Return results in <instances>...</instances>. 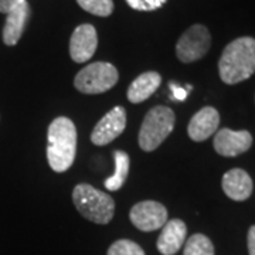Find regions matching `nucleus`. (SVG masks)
I'll return each mask as SVG.
<instances>
[{"mask_svg": "<svg viewBox=\"0 0 255 255\" xmlns=\"http://www.w3.org/2000/svg\"><path fill=\"white\" fill-rule=\"evenodd\" d=\"M226 196L234 201H244L253 194V179L244 169H231L226 172L221 180Z\"/></svg>", "mask_w": 255, "mask_h": 255, "instance_id": "nucleus-14", "label": "nucleus"}, {"mask_svg": "<svg viewBox=\"0 0 255 255\" xmlns=\"http://www.w3.org/2000/svg\"><path fill=\"white\" fill-rule=\"evenodd\" d=\"M176 115L169 107L157 105L145 115L137 135L139 147L145 152H153L166 140L174 129Z\"/></svg>", "mask_w": 255, "mask_h": 255, "instance_id": "nucleus-4", "label": "nucleus"}, {"mask_svg": "<svg viewBox=\"0 0 255 255\" xmlns=\"http://www.w3.org/2000/svg\"><path fill=\"white\" fill-rule=\"evenodd\" d=\"M112 155L115 160V172L104 182V184L108 191H118L127 182L129 167H130V159L124 150H114Z\"/></svg>", "mask_w": 255, "mask_h": 255, "instance_id": "nucleus-16", "label": "nucleus"}, {"mask_svg": "<svg viewBox=\"0 0 255 255\" xmlns=\"http://www.w3.org/2000/svg\"><path fill=\"white\" fill-rule=\"evenodd\" d=\"M167 0H127L128 6L137 11H153L164 6Z\"/></svg>", "mask_w": 255, "mask_h": 255, "instance_id": "nucleus-20", "label": "nucleus"}, {"mask_svg": "<svg viewBox=\"0 0 255 255\" xmlns=\"http://www.w3.org/2000/svg\"><path fill=\"white\" fill-rule=\"evenodd\" d=\"M20 0H0V13H6L9 11L13 6H16Z\"/></svg>", "mask_w": 255, "mask_h": 255, "instance_id": "nucleus-23", "label": "nucleus"}, {"mask_svg": "<svg viewBox=\"0 0 255 255\" xmlns=\"http://www.w3.org/2000/svg\"><path fill=\"white\" fill-rule=\"evenodd\" d=\"M127 128V111L124 107H115L105 114L94 127L91 142L97 146H105L114 142Z\"/></svg>", "mask_w": 255, "mask_h": 255, "instance_id": "nucleus-8", "label": "nucleus"}, {"mask_svg": "<svg viewBox=\"0 0 255 255\" xmlns=\"http://www.w3.org/2000/svg\"><path fill=\"white\" fill-rule=\"evenodd\" d=\"M214 150L224 157H236L250 150L253 135L248 130H231L223 128L214 136Z\"/></svg>", "mask_w": 255, "mask_h": 255, "instance_id": "nucleus-9", "label": "nucleus"}, {"mask_svg": "<svg viewBox=\"0 0 255 255\" xmlns=\"http://www.w3.org/2000/svg\"><path fill=\"white\" fill-rule=\"evenodd\" d=\"M162 84V75L156 71H146L136 77L129 85L127 91V98L130 104H140L150 98L159 85Z\"/></svg>", "mask_w": 255, "mask_h": 255, "instance_id": "nucleus-15", "label": "nucleus"}, {"mask_svg": "<svg viewBox=\"0 0 255 255\" xmlns=\"http://www.w3.org/2000/svg\"><path fill=\"white\" fill-rule=\"evenodd\" d=\"M119 80L118 70L110 63L97 61L84 67L74 78V87L82 94L95 95L110 91Z\"/></svg>", "mask_w": 255, "mask_h": 255, "instance_id": "nucleus-5", "label": "nucleus"}, {"mask_svg": "<svg viewBox=\"0 0 255 255\" xmlns=\"http://www.w3.org/2000/svg\"><path fill=\"white\" fill-rule=\"evenodd\" d=\"M73 201L82 217L95 224H108L115 214V201L110 194L91 184L80 183L74 187Z\"/></svg>", "mask_w": 255, "mask_h": 255, "instance_id": "nucleus-3", "label": "nucleus"}, {"mask_svg": "<svg viewBox=\"0 0 255 255\" xmlns=\"http://www.w3.org/2000/svg\"><path fill=\"white\" fill-rule=\"evenodd\" d=\"M47 160L55 173L67 172L77 155V128L67 117L55 118L47 130Z\"/></svg>", "mask_w": 255, "mask_h": 255, "instance_id": "nucleus-1", "label": "nucleus"}, {"mask_svg": "<svg viewBox=\"0 0 255 255\" xmlns=\"http://www.w3.org/2000/svg\"><path fill=\"white\" fill-rule=\"evenodd\" d=\"M98 47L97 30L92 24H81L70 38V55L75 63H87L94 57Z\"/></svg>", "mask_w": 255, "mask_h": 255, "instance_id": "nucleus-10", "label": "nucleus"}, {"mask_svg": "<svg viewBox=\"0 0 255 255\" xmlns=\"http://www.w3.org/2000/svg\"><path fill=\"white\" fill-rule=\"evenodd\" d=\"M169 88L172 90V97H173L174 100L177 101H184L186 98H187V95H189V91L191 90V85H187L186 87V90L183 88V87H180V85H177V84H174V82H170L169 84Z\"/></svg>", "mask_w": 255, "mask_h": 255, "instance_id": "nucleus-21", "label": "nucleus"}, {"mask_svg": "<svg viewBox=\"0 0 255 255\" xmlns=\"http://www.w3.org/2000/svg\"><path fill=\"white\" fill-rule=\"evenodd\" d=\"M77 3L82 10L98 17H108L114 11L112 0H77Z\"/></svg>", "mask_w": 255, "mask_h": 255, "instance_id": "nucleus-18", "label": "nucleus"}, {"mask_svg": "<svg viewBox=\"0 0 255 255\" xmlns=\"http://www.w3.org/2000/svg\"><path fill=\"white\" fill-rule=\"evenodd\" d=\"M183 255H214V246L207 236L194 234L186 241Z\"/></svg>", "mask_w": 255, "mask_h": 255, "instance_id": "nucleus-17", "label": "nucleus"}, {"mask_svg": "<svg viewBox=\"0 0 255 255\" xmlns=\"http://www.w3.org/2000/svg\"><path fill=\"white\" fill-rule=\"evenodd\" d=\"M220 125L219 111L213 107H204L193 115L189 122L187 133L194 142H203L213 136Z\"/></svg>", "mask_w": 255, "mask_h": 255, "instance_id": "nucleus-12", "label": "nucleus"}, {"mask_svg": "<svg viewBox=\"0 0 255 255\" xmlns=\"http://www.w3.org/2000/svg\"><path fill=\"white\" fill-rule=\"evenodd\" d=\"M187 237V227L180 219L167 220L162 227V233L157 238V251L162 255H174L184 246Z\"/></svg>", "mask_w": 255, "mask_h": 255, "instance_id": "nucleus-13", "label": "nucleus"}, {"mask_svg": "<svg viewBox=\"0 0 255 255\" xmlns=\"http://www.w3.org/2000/svg\"><path fill=\"white\" fill-rule=\"evenodd\" d=\"M255 73V38L240 37L231 41L219 61L221 81L234 85L248 80Z\"/></svg>", "mask_w": 255, "mask_h": 255, "instance_id": "nucleus-2", "label": "nucleus"}, {"mask_svg": "<svg viewBox=\"0 0 255 255\" xmlns=\"http://www.w3.org/2000/svg\"><path fill=\"white\" fill-rule=\"evenodd\" d=\"M129 219L137 230L150 233L162 228L166 224L167 210L162 203L157 201H139L130 209Z\"/></svg>", "mask_w": 255, "mask_h": 255, "instance_id": "nucleus-7", "label": "nucleus"}, {"mask_svg": "<svg viewBox=\"0 0 255 255\" xmlns=\"http://www.w3.org/2000/svg\"><path fill=\"white\" fill-rule=\"evenodd\" d=\"M107 255H145V251L130 240H118L110 247Z\"/></svg>", "mask_w": 255, "mask_h": 255, "instance_id": "nucleus-19", "label": "nucleus"}, {"mask_svg": "<svg viewBox=\"0 0 255 255\" xmlns=\"http://www.w3.org/2000/svg\"><path fill=\"white\" fill-rule=\"evenodd\" d=\"M247 246H248V254L255 255V226H251L248 230Z\"/></svg>", "mask_w": 255, "mask_h": 255, "instance_id": "nucleus-22", "label": "nucleus"}, {"mask_svg": "<svg viewBox=\"0 0 255 255\" xmlns=\"http://www.w3.org/2000/svg\"><path fill=\"white\" fill-rule=\"evenodd\" d=\"M30 4L27 0H20L16 6H13L7 11L6 23L3 27L1 38L6 46L13 47L20 41V38L24 33V28L30 17Z\"/></svg>", "mask_w": 255, "mask_h": 255, "instance_id": "nucleus-11", "label": "nucleus"}, {"mask_svg": "<svg viewBox=\"0 0 255 255\" xmlns=\"http://www.w3.org/2000/svg\"><path fill=\"white\" fill-rule=\"evenodd\" d=\"M211 47V34L209 28L203 24H194L183 33L177 44L176 55L184 64L201 60L209 53Z\"/></svg>", "mask_w": 255, "mask_h": 255, "instance_id": "nucleus-6", "label": "nucleus"}]
</instances>
